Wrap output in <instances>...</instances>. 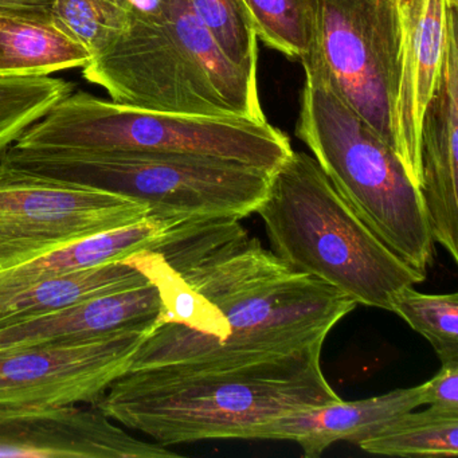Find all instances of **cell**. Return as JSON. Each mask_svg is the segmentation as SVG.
I'll return each mask as SVG.
<instances>
[{
    "label": "cell",
    "instance_id": "1",
    "mask_svg": "<svg viewBox=\"0 0 458 458\" xmlns=\"http://www.w3.org/2000/svg\"><path fill=\"white\" fill-rule=\"evenodd\" d=\"M123 261L160 297L131 366L186 375L250 369L323 345L356 307L289 267L235 218L181 222Z\"/></svg>",
    "mask_w": 458,
    "mask_h": 458
},
{
    "label": "cell",
    "instance_id": "2",
    "mask_svg": "<svg viewBox=\"0 0 458 458\" xmlns=\"http://www.w3.org/2000/svg\"><path fill=\"white\" fill-rule=\"evenodd\" d=\"M323 345L250 369L174 374L131 366L96 406L163 446L246 439L254 426L342 401L321 369Z\"/></svg>",
    "mask_w": 458,
    "mask_h": 458
},
{
    "label": "cell",
    "instance_id": "3",
    "mask_svg": "<svg viewBox=\"0 0 458 458\" xmlns=\"http://www.w3.org/2000/svg\"><path fill=\"white\" fill-rule=\"evenodd\" d=\"M82 77L144 111L267 122L257 80L224 57L187 0H132L124 30Z\"/></svg>",
    "mask_w": 458,
    "mask_h": 458
},
{
    "label": "cell",
    "instance_id": "4",
    "mask_svg": "<svg viewBox=\"0 0 458 458\" xmlns=\"http://www.w3.org/2000/svg\"><path fill=\"white\" fill-rule=\"evenodd\" d=\"M256 213L273 254L356 304L391 310L401 289L426 278L369 230L305 152L292 151L273 171Z\"/></svg>",
    "mask_w": 458,
    "mask_h": 458
},
{
    "label": "cell",
    "instance_id": "5",
    "mask_svg": "<svg viewBox=\"0 0 458 458\" xmlns=\"http://www.w3.org/2000/svg\"><path fill=\"white\" fill-rule=\"evenodd\" d=\"M302 66L297 138L356 216L402 261L426 277L434 241L420 190L395 149L315 66Z\"/></svg>",
    "mask_w": 458,
    "mask_h": 458
},
{
    "label": "cell",
    "instance_id": "6",
    "mask_svg": "<svg viewBox=\"0 0 458 458\" xmlns=\"http://www.w3.org/2000/svg\"><path fill=\"white\" fill-rule=\"evenodd\" d=\"M0 165L147 203L175 222L256 213L273 173L214 157L116 151H33L10 146Z\"/></svg>",
    "mask_w": 458,
    "mask_h": 458
},
{
    "label": "cell",
    "instance_id": "7",
    "mask_svg": "<svg viewBox=\"0 0 458 458\" xmlns=\"http://www.w3.org/2000/svg\"><path fill=\"white\" fill-rule=\"evenodd\" d=\"M13 146L33 151L191 155L277 170L292 154L285 133L267 122L160 114L72 92Z\"/></svg>",
    "mask_w": 458,
    "mask_h": 458
},
{
    "label": "cell",
    "instance_id": "8",
    "mask_svg": "<svg viewBox=\"0 0 458 458\" xmlns=\"http://www.w3.org/2000/svg\"><path fill=\"white\" fill-rule=\"evenodd\" d=\"M401 0H312L315 66L337 95L398 154Z\"/></svg>",
    "mask_w": 458,
    "mask_h": 458
},
{
    "label": "cell",
    "instance_id": "9",
    "mask_svg": "<svg viewBox=\"0 0 458 458\" xmlns=\"http://www.w3.org/2000/svg\"><path fill=\"white\" fill-rule=\"evenodd\" d=\"M149 216L133 198L0 165V272Z\"/></svg>",
    "mask_w": 458,
    "mask_h": 458
},
{
    "label": "cell",
    "instance_id": "10",
    "mask_svg": "<svg viewBox=\"0 0 458 458\" xmlns=\"http://www.w3.org/2000/svg\"><path fill=\"white\" fill-rule=\"evenodd\" d=\"M154 321L90 339L0 351V404L95 403L130 367Z\"/></svg>",
    "mask_w": 458,
    "mask_h": 458
},
{
    "label": "cell",
    "instance_id": "11",
    "mask_svg": "<svg viewBox=\"0 0 458 458\" xmlns=\"http://www.w3.org/2000/svg\"><path fill=\"white\" fill-rule=\"evenodd\" d=\"M0 457L175 458L163 445L131 436L95 403L0 404Z\"/></svg>",
    "mask_w": 458,
    "mask_h": 458
},
{
    "label": "cell",
    "instance_id": "12",
    "mask_svg": "<svg viewBox=\"0 0 458 458\" xmlns=\"http://www.w3.org/2000/svg\"><path fill=\"white\" fill-rule=\"evenodd\" d=\"M420 194L431 238L458 262V44L454 7H447L444 58L420 125Z\"/></svg>",
    "mask_w": 458,
    "mask_h": 458
},
{
    "label": "cell",
    "instance_id": "13",
    "mask_svg": "<svg viewBox=\"0 0 458 458\" xmlns=\"http://www.w3.org/2000/svg\"><path fill=\"white\" fill-rule=\"evenodd\" d=\"M401 15L402 63L396 101L398 157L420 190V125L444 58L446 0H401Z\"/></svg>",
    "mask_w": 458,
    "mask_h": 458
},
{
    "label": "cell",
    "instance_id": "14",
    "mask_svg": "<svg viewBox=\"0 0 458 458\" xmlns=\"http://www.w3.org/2000/svg\"><path fill=\"white\" fill-rule=\"evenodd\" d=\"M423 404V385L352 402H332L254 426L246 439H289L307 458H318L337 441L360 444L394 418Z\"/></svg>",
    "mask_w": 458,
    "mask_h": 458
},
{
    "label": "cell",
    "instance_id": "15",
    "mask_svg": "<svg viewBox=\"0 0 458 458\" xmlns=\"http://www.w3.org/2000/svg\"><path fill=\"white\" fill-rule=\"evenodd\" d=\"M159 312V292L148 281L127 291L85 300L31 320L2 327L0 351L90 339L155 320Z\"/></svg>",
    "mask_w": 458,
    "mask_h": 458
},
{
    "label": "cell",
    "instance_id": "16",
    "mask_svg": "<svg viewBox=\"0 0 458 458\" xmlns=\"http://www.w3.org/2000/svg\"><path fill=\"white\" fill-rule=\"evenodd\" d=\"M148 281L132 265L117 261L31 283L0 284V328Z\"/></svg>",
    "mask_w": 458,
    "mask_h": 458
},
{
    "label": "cell",
    "instance_id": "17",
    "mask_svg": "<svg viewBox=\"0 0 458 458\" xmlns=\"http://www.w3.org/2000/svg\"><path fill=\"white\" fill-rule=\"evenodd\" d=\"M90 55L49 17L0 14V77H41L84 68Z\"/></svg>",
    "mask_w": 458,
    "mask_h": 458
},
{
    "label": "cell",
    "instance_id": "18",
    "mask_svg": "<svg viewBox=\"0 0 458 458\" xmlns=\"http://www.w3.org/2000/svg\"><path fill=\"white\" fill-rule=\"evenodd\" d=\"M359 446L371 454L457 457L458 410L428 406L420 412H404Z\"/></svg>",
    "mask_w": 458,
    "mask_h": 458
},
{
    "label": "cell",
    "instance_id": "19",
    "mask_svg": "<svg viewBox=\"0 0 458 458\" xmlns=\"http://www.w3.org/2000/svg\"><path fill=\"white\" fill-rule=\"evenodd\" d=\"M72 92L55 77H0V154Z\"/></svg>",
    "mask_w": 458,
    "mask_h": 458
},
{
    "label": "cell",
    "instance_id": "20",
    "mask_svg": "<svg viewBox=\"0 0 458 458\" xmlns=\"http://www.w3.org/2000/svg\"><path fill=\"white\" fill-rule=\"evenodd\" d=\"M187 2L224 57L250 79L257 80L259 38L242 0Z\"/></svg>",
    "mask_w": 458,
    "mask_h": 458
},
{
    "label": "cell",
    "instance_id": "21",
    "mask_svg": "<svg viewBox=\"0 0 458 458\" xmlns=\"http://www.w3.org/2000/svg\"><path fill=\"white\" fill-rule=\"evenodd\" d=\"M131 4L132 0H52L49 14L52 22L93 58L123 33Z\"/></svg>",
    "mask_w": 458,
    "mask_h": 458
},
{
    "label": "cell",
    "instance_id": "22",
    "mask_svg": "<svg viewBox=\"0 0 458 458\" xmlns=\"http://www.w3.org/2000/svg\"><path fill=\"white\" fill-rule=\"evenodd\" d=\"M391 312L422 335L442 364L458 363V294H426L412 286L394 297Z\"/></svg>",
    "mask_w": 458,
    "mask_h": 458
},
{
    "label": "cell",
    "instance_id": "23",
    "mask_svg": "<svg viewBox=\"0 0 458 458\" xmlns=\"http://www.w3.org/2000/svg\"><path fill=\"white\" fill-rule=\"evenodd\" d=\"M257 38L291 60L302 61L312 42V0H242Z\"/></svg>",
    "mask_w": 458,
    "mask_h": 458
},
{
    "label": "cell",
    "instance_id": "24",
    "mask_svg": "<svg viewBox=\"0 0 458 458\" xmlns=\"http://www.w3.org/2000/svg\"><path fill=\"white\" fill-rule=\"evenodd\" d=\"M423 404L458 410V363L442 364L441 369L423 383Z\"/></svg>",
    "mask_w": 458,
    "mask_h": 458
},
{
    "label": "cell",
    "instance_id": "25",
    "mask_svg": "<svg viewBox=\"0 0 458 458\" xmlns=\"http://www.w3.org/2000/svg\"><path fill=\"white\" fill-rule=\"evenodd\" d=\"M52 0H0V14L49 17Z\"/></svg>",
    "mask_w": 458,
    "mask_h": 458
},
{
    "label": "cell",
    "instance_id": "26",
    "mask_svg": "<svg viewBox=\"0 0 458 458\" xmlns=\"http://www.w3.org/2000/svg\"><path fill=\"white\" fill-rule=\"evenodd\" d=\"M446 6L454 7V9H457L458 0H446Z\"/></svg>",
    "mask_w": 458,
    "mask_h": 458
}]
</instances>
